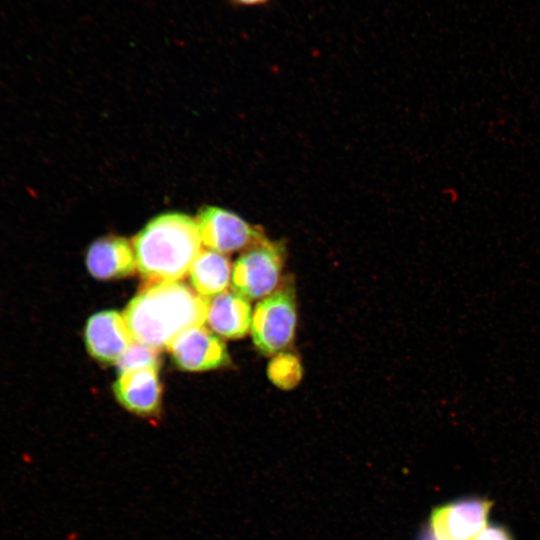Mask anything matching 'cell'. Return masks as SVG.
I'll use <instances>...</instances> for the list:
<instances>
[{"mask_svg":"<svg viewBox=\"0 0 540 540\" xmlns=\"http://www.w3.org/2000/svg\"><path fill=\"white\" fill-rule=\"evenodd\" d=\"M492 502L466 498L433 509L429 531L434 540H473L487 526Z\"/></svg>","mask_w":540,"mask_h":540,"instance_id":"obj_6","label":"cell"},{"mask_svg":"<svg viewBox=\"0 0 540 540\" xmlns=\"http://www.w3.org/2000/svg\"><path fill=\"white\" fill-rule=\"evenodd\" d=\"M89 354L102 363H116L134 342L127 323L119 312L104 310L92 315L84 330Z\"/></svg>","mask_w":540,"mask_h":540,"instance_id":"obj_8","label":"cell"},{"mask_svg":"<svg viewBox=\"0 0 540 540\" xmlns=\"http://www.w3.org/2000/svg\"><path fill=\"white\" fill-rule=\"evenodd\" d=\"M252 313L249 300L234 291H224L208 298L205 322L217 335L239 339L251 328Z\"/></svg>","mask_w":540,"mask_h":540,"instance_id":"obj_11","label":"cell"},{"mask_svg":"<svg viewBox=\"0 0 540 540\" xmlns=\"http://www.w3.org/2000/svg\"><path fill=\"white\" fill-rule=\"evenodd\" d=\"M89 273L100 280L119 279L132 274L136 258L132 244L120 236H105L94 241L87 250Z\"/></svg>","mask_w":540,"mask_h":540,"instance_id":"obj_9","label":"cell"},{"mask_svg":"<svg viewBox=\"0 0 540 540\" xmlns=\"http://www.w3.org/2000/svg\"><path fill=\"white\" fill-rule=\"evenodd\" d=\"M284 249L267 237L245 249L232 268V288L247 300L263 299L281 283Z\"/></svg>","mask_w":540,"mask_h":540,"instance_id":"obj_4","label":"cell"},{"mask_svg":"<svg viewBox=\"0 0 540 540\" xmlns=\"http://www.w3.org/2000/svg\"><path fill=\"white\" fill-rule=\"evenodd\" d=\"M296 325L294 288L291 284L281 285L259 301L252 313L253 342L262 354L276 355L291 345Z\"/></svg>","mask_w":540,"mask_h":540,"instance_id":"obj_3","label":"cell"},{"mask_svg":"<svg viewBox=\"0 0 540 540\" xmlns=\"http://www.w3.org/2000/svg\"><path fill=\"white\" fill-rule=\"evenodd\" d=\"M267 374L278 388L292 389L302 378V365L296 355L283 351L269 362Z\"/></svg>","mask_w":540,"mask_h":540,"instance_id":"obj_13","label":"cell"},{"mask_svg":"<svg viewBox=\"0 0 540 540\" xmlns=\"http://www.w3.org/2000/svg\"><path fill=\"white\" fill-rule=\"evenodd\" d=\"M208 298L180 281L148 284L131 299L123 317L134 341L167 348L183 331L203 325Z\"/></svg>","mask_w":540,"mask_h":540,"instance_id":"obj_1","label":"cell"},{"mask_svg":"<svg viewBox=\"0 0 540 540\" xmlns=\"http://www.w3.org/2000/svg\"><path fill=\"white\" fill-rule=\"evenodd\" d=\"M115 364L119 374L127 370L144 367L158 369L160 358L157 349L134 341Z\"/></svg>","mask_w":540,"mask_h":540,"instance_id":"obj_14","label":"cell"},{"mask_svg":"<svg viewBox=\"0 0 540 540\" xmlns=\"http://www.w3.org/2000/svg\"><path fill=\"white\" fill-rule=\"evenodd\" d=\"M271 1L272 0H228L231 5L242 8L264 6Z\"/></svg>","mask_w":540,"mask_h":540,"instance_id":"obj_16","label":"cell"},{"mask_svg":"<svg viewBox=\"0 0 540 540\" xmlns=\"http://www.w3.org/2000/svg\"><path fill=\"white\" fill-rule=\"evenodd\" d=\"M113 390L118 402L127 410L139 415L153 414L161 399L158 369L144 367L122 372Z\"/></svg>","mask_w":540,"mask_h":540,"instance_id":"obj_10","label":"cell"},{"mask_svg":"<svg viewBox=\"0 0 540 540\" xmlns=\"http://www.w3.org/2000/svg\"><path fill=\"white\" fill-rule=\"evenodd\" d=\"M189 277L198 294L207 298L220 294L226 291L232 277L230 260L222 253L201 250L189 270Z\"/></svg>","mask_w":540,"mask_h":540,"instance_id":"obj_12","label":"cell"},{"mask_svg":"<svg viewBox=\"0 0 540 540\" xmlns=\"http://www.w3.org/2000/svg\"><path fill=\"white\" fill-rule=\"evenodd\" d=\"M196 221L202 243L222 254L245 250L266 237L261 229L219 207L203 208Z\"/></svg>","mask_w":540,"mask_h":540,"instance_id":"obj_5","label":"cell"},{"mask_svg":"<svg viewBox=\"0 0 540 540\" xmlns=\"http://www.w3.org/2000/svg\"><path fill=\"white\" fill-rule=\"evenodd\" d=\"M167 349L175 364L185 371H207L229 363L223 341L203 325L183 331Z\"/></svg>","mask_w":540,"mask_h":540,"instance_id":"obj_7","label":"cell"},{"mask_svg":"<svg viewBox=\"0 0 540 540\" xmlns=\"http://www.w3.org/2000/svg\"><path fill=\"white\" fill-rule=\"evenodd\" d=\"M473 540H513V538L503 526L490 525L482 529Z\"/></svg>","mask_w":540,"mask_h":540,"instance_id":"obj_15","label":"cell"},{"mask_svg":"<svg viewBox=\"0 0 540 540\" xmlns=\"http://www.w3.org/2000/svg\"><path fill=\"white\" fill-rule=\"evenodd\" d=\"M197 221L182 213H165L149 221L134 237L137 270L148 284L179 281L200 253Z\"/></svg>","mask_w":540,"mask_h":540,"instance_id":"obj_2","label":"cell"}]
</instances>
